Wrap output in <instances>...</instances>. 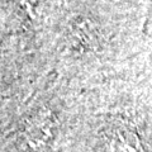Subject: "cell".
<instances>
[{"label":"cell","mask_w":152,"mask_h":152,"mask_svg":"<svg viewBox=\"0 0 152 152\" xmlns=\"http://www.w3.org/2000/svg\"><path fill=\"white\" fill-rule=\"evenodd\" d=\"M103 152H145L138 133L124 123H113L103 133Z\"/></svg>","instance_id":"cell-2"},{"label":"cell","mask_w":152,"mask_h":152,"mask_svg":"<svg viewBox=\"0 0 152 152\" xmlns=\"http://www.w3.org/2000/svg\"><path fill=\"white\" fill-rule=\"evenodd\" d=\"M69 39L74 50L95 51L100 46L102 34L98 26L88 18L77 17L69 24Z\"/></svg>","instance_id":"cell-3"},{"label":"cell","mask_w":152,"mask_h":152,"mask_svg":"<svg viewBox=\"0 0 152 152\" xmlns=\"http://www.w3.org/2000/svg\"><path fill=\"white\" fill-rule=\"evenodd\" d=\"M56 134V118L52 113L38 110L28 117L22 127V141L26 148L32 152L45 150Z\"/></svg>","instance_id":"cell-1"}]
</instances>
